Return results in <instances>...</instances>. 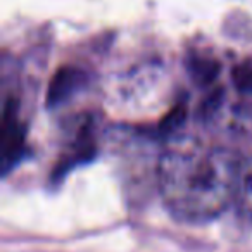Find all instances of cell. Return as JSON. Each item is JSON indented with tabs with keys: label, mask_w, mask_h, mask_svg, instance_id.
Masks as SVG:
<instances>
[{
	"label": "cell",
	"mask_w": 252,
	"mask_h": 252,
	"mask_svg": "<svg viewBox=\"0 0 252 252\" xmlns=\"http://www.w3.org/2000/svg\"><path fill=\"white\" fill-rule=\"evenodd\" d=\"M23 125L18 119V109L14 100H7L4 107V119H2V152H4V169H9L16 162L23 151Z\"/></svg>",
	"instance_id": "obj_2"
},
{
	"label": "cell",
	"mask_w": 252,
	"mask_h": 252,
	"mask_svg": "<svg viewBox=\"0 0 252 252\" xmlns=\"http://www.w3.org/2000/svg\"><path fill=\"white\" fill-rule=\"evenodd\" d=\"M233 80L237 83V88L245 94H252V67L240 66L235 69Z\"/></svg>",
	"instance_id": "obj_5"
},
{
	"label": "cell",
	"mask_w": 252,
	"mask_h": 252,
	"mask_svg": "<svg viewBox=\"0 0 252 252\" xmlns=\"http://www.w3.org/2000/svg\"><path fill=\"white\" fill-rule=\"evenodd\" d=\"M235 204L245 218H252V158L242 161L238 171Z\"/></svg>",
	"instance_id": "obj_3"
},
{
	"label": "cell",
	"mask_w": 252,
	"mask_h": 252,
	"mask_svg": "<svg viewBox=\"0 0 252 252\" xmlns=\"http://www.w3.org/2000/svg\"><path fill=\"white\" fill-rule=\"evenodd\" d=\"M80 83L76 71H61L52 81V87L49 92V100L50 102H61L67 94H71L76 85Z\"/></svg>",
	"instance_id": "obj_4"
},
{
	"label": "cell",
	"mask_w": 252,
	"mask_h": 252,
	"mask_svg": "<svg viewBox=\"0 0 252 252\" xmlns=\"http://www.w3.org/2000/svg\"><path fill=\"white\" fill-rule=\"evenodd\" d=\"M242 161L231 151L182 140L166 149L159 162V189L176 220L202 223L235 202Z\"/></svg>",
	"instance_id": "obj_1"
}]
</instances>
